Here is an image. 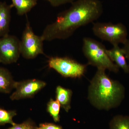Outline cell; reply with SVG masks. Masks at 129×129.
Masks as SVG:
<instances>
[{
    "instance_id": "cell-1",
    "label": "cell",
    "mask_w": 129,
    "mask_h": 129,
    "mask_svg": "<svg viewBox=\"0 0 129 129\" xmlns=\"http://www.w3.org/2000/svg\"><path fill=\"white\" fill-rule=\"evenodd\" d=\"M103 11L99 0H75L69 9L58 14L55 21L47 25L42 38L44 41L68 39L78 29L98 19Z\"/></svg>"
},
{
    "instance_id": "cell-2",
    "label": "cell",
    "mask_w": 129,
    "mask_h": 129,
    "mask_svg": "<svg viewBox=\"0 0 129 129\" xmlns=\"http://www.w3.org/2000/svg\"><path fill=\"white\" fill-rule=\"evenodd\" d=\"M106 70L97 69L90 82L88 99L98 110L108 111L120 106L125 95V89L118 81L111 78Z\"/></svg>"
},
{
    "instance_id": "cell-3",
    "label": "cell",
    "mask_w": 129,
    "mask_h": 129,
    "mask_svg": "<svg viewBox=\"0 0 129 129\" xmlns=\"http://www.w3.org/2000/svg\"><path fill=\"white\" fill-rule=\"evenodd\" d=\"M107 50L103 44L94 39L89 37L83 39L82 50L88 60V65L117 73L119 68L110 59Z\"/></svg>"
},
{
    "instance_id": "cell-4",
    "label": "cell",
    "mask_w": 129,
    "mask_h": 129,
    "mask_svg": "<svg viewBox=\"0 0 129 129\" xmlns=\"http://www.w3.org/2000/svg\"><path fill=\"white\" fill-rule=\"evenodd\" d=\"M92 30L97 37L109 42L113 46L124 44L128 40L127 28L122 23H95L93 24Z\"/></svg>"
},
{
    "instance_id": "cell-5",
    "label": "cell",
    "mask_w": 129,
    "mask_h": 129,
    "mask_svg": "<svg viewBox=\"0 0 129 129\" xmlns=\"http://www.w3.org/2000/svg\"><path fill=\"white\" fill-rule=\"evenodd\" d=\"M48 67L65 78H80L84 75L88 64H83L68 57H52Z\"/></svg>"
},
{
    "instance_id": "cell-6",
    "label": "cell",
    "mask_w": 129,
    "mask_h": 129,
    "mask_svg": "<svg viewBox=\"0 0 129 129\" xmlns=\"http://www.w3.org/2000/svg\"><path fill=\"white\" fill-rule=\"evenodd\" d=\"M44 41L41 36L35 34L27 19L20 42L21 55L24 58L31 59L40 54H44Z\"/></svg>"
},
{
    "instance_id": "cell-7",
    "label": "cell",
    "mask_w": 129,
    "mask_h": 129,
    "mask_svg": "<svg viewBox=\"0 0 129 129\" xmlns=\"http://www.w3.org/2000/svg\"><path fill=\"white\" fill-rule=\"evenodd\" d=\"M20 42L15 36L8 35L0 38V62L9 64L18 61L21 55Z\"/></svg>"
},
{
    "instance_id": "cell-8",
    "label": "cell",
    "mask_w": 129,
    "mask_h": 129,
    "mask_svg": "<svg viewBox=\"0 0 129 129\" xmlns=\"http://www.w3.org/2000/svg\"><path fill=\"white\" fill-rule=\"evenodd\" d=\"M45 82L39 80H28L15 82L16 90L10 96L12 101L32 98L46 85Z\"/></svg>"
},
{
    "instance_id": "cell-9",
    "label": "cell",
    "mask_w": 129,
    "mask_h": 129,
    "mask_svg": "<svg viewBox=\"0 0 129 129\" xmlns=\"http://www.w3.org/2000/svg\"><path fill=\"white\" fill-rule=\"evenodd\" d=\"M13 7L6 2H0V38L9 35L11 11Z\"/></svg>"
},
{
    "instance_id": "cell-10",
    "label": "cell",
    "mask_w": 129,
    "mask_h": 129,
    "mask_svg": "<svg viewBox=\"0 0 129 129\" xmlns=\"http://www.w3.org/2000/svg\"><path fill=\"white\" fill-rule=\"evenodd\" d=\"M108 55L111 60L119 69H121L125 73H129V66L126 61L124 51L118 45L113 46L110 50H107Z\"/></svg>"
},
{
    "instance_id": "cell-11",
    "label": "cell",
    "mask_w": 129,
    "mask_h": 129,
    "mask_svg": "<svg viewBox=\"0 0 129 129\" xmlns=\"http://www.w3.org/2000/svg\"><path fill=\"white\" fill-rule=\"evenodd\" d=\"M73 91L71 89L64 88L61 86H58L56 89V100L59 102L61 107L68 112L71 108Z\"/></svg>"
},
{
    "instance_id": "cell-12",
    "label": "cell",
    "mask_w": 129,
    "mask_h": 129,
    "mask_svg": "<svg viewBox=\"0 0 129 129\" xmlns=\"http://www.w3.org/2000/svg\"><path fill=\"white\" fill-rule=\"evenodd\" d=\"M15 82L9 70L0 67V92L10 93L14 89Z\"/></svg>"
},
{
    "instance_id": "cell-13",
    "label": "cell",
    "mask_w": 129,
    "mask_h": 129,
    "mask_svg": "<svg viewBox=\"0 0 129 129\" xmlns=\"http://www.w3.org/2000/svg\"><path fill=\"white\" fill-rule=\"evenodd\" d=\"M12 6L15 7L19 16L27 14L37 4V0H11Z\"/></svg>"
},
{
    "instance_id": "cell-14",
    "label": "cell",
    "mask_w": 129,
    "mask_h": 129,
    "mask_svg": "<svg viewBox=\"0 0 129 129\" xmlns=\"http://www.w3.org/2000/svg\"><path fill=\"white\" fill-rule=\"evenodd\" d=\"M109 129H129V116L115 115L109 122Z\"/></svg>"
},
{
    "instance_id": "cell-15",
    "label": "cell",
    "mask_w": 129,
    "mask_h": 129,
    "mask_svg": "<svg viewBox=\"0 0 129 129\" xmlns=\"http://www.w3.org/2000/svg\"><path fill=\"white\" fill-rule=\"evenodd\" d=\"M61 105L57 100L51 99L48 102L47 107V111L53 118L54 122H60V112Z\"/></svg>"
},
{
    "instance_id": "cell-16",
    "label": "cell",
    "mask_w": 129,
    "mask_h": 129,
    "mask_svg": "<svg viewBox=\"0 0 129 129\" xmlns=\"http://www.w3.org/2000/svg\"><path fill=\"white\" fill-rule=\"evenodd\" d=\"M17 115L15 111H7L0 108V126L7 124L13 125L15 123L13 120L14 116Z\"/></svg>"
},
{
    "instance_id": "cell-17",
    "label": "cell",
    "mask_w": 129,
    "mask_h": 129,
    "mask_svg": "<svg viewBox=\"0 0 129 129\" xmlns=\"http://www.w3.org/2000/svg\"><path fill=\"white\" fill-rule=\"evenodd\" d=\"M12 125L11 127L7 129H37L38 127L30 119H28L21 123H15Z\"/></svg>"
},
{
    "instance_id": "cell-18",
    "label": "cell",
    "mask_w": 129,
    "mask_h": 129,
    "mask_svg": "<svg viewBox=\"0 0 129 129\" xmlns=\"http://www.w3.org/2000/svg\"><path fill=\"white\" fill-rule=\"evenodd\" d=\"M49 3L53 7H57L68 3H72L75 0H44Z\"/></svg>"
},
{
    "instance_id": "cell-19",
    "label": "cell",
    "mask_w": 129,
    "mask_h": 129,
    "mask_svg": "<svg viewBox=\"0 0 129 129\" xmlns=\"http://www.w3.org/2000/svg\"><path fill=\"white\" fill-rule=\"evenodd\" d=\"M37 129H63L61 125L51 123L40 124Z\"/></svg>"
},
{
    "instance_id": "cell-20",
    "label": "cell",
    "mask_w": 129,
    "mask_h": 129,
    "mask_svg": "<svg viewBox=\"0 0 129 129\" xmlns=\"http://www.w3.org/2000/svg\"><path fill=\"white\" fill-rule=\"evenodd\" d=\"M123 50L124 51L125 56L126 59L128 60V64L129 66V39L127 40V41L124 44Z\"/></svg>"
},
{
    "instance_id": "cell-21",
    "label": "cell",
    "mask_w": 129,
    "mask_h": 129,
    "mask_svg": "<svg viewBox=\"0 0 129 129\" xmlns=\"http://www.w3.org/2000/svg\"><path fill=\"white\" fill-rule=\"evenodd\" d=\"M0 63H1V62H0Z\"/></svg>"
}]
</instances>
